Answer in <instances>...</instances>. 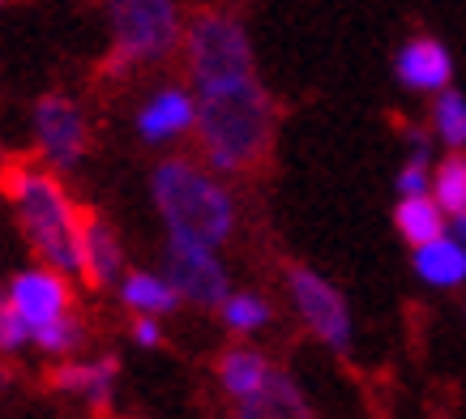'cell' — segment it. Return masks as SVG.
<instances>
[{
    "mask_svg": "<svg viewBox=\"0 0 466 419\" xmlns=\"http://www.w3.org/2000/svg\"><path fill=\"white\" fill-rule=\"evenodd\" d=\"M453 236L466 244V214H453Z\"/></svg>",
    "mask_w": 466,
    "mask_h": 419,
    "instance_id": "cell-26",
    "label": "cell"
},
{
    "mask_svg": "<svg viewBox=\"0 0 466 419\" xmlns=\"http://www.w3.org/2000/svg\"><path fill=\"white\" fill-rule=\"evenodd\" d=\"M394 227H398V236L407 240V244H428V240H437L445 236V210L437 206V197H428V193H410L398 201L394 210Z\"/></svg>",
    "mask_w": 466,
    "mask_h": 419,
    "instance_id": "cell-17",
    "label": "cell"
},
{
    "mask_svg": "<svg viewBox=\"0 0 466 419\" xmlns=\"http://www.w3.org/2000/svg\"><path fill=\"white\" fill-rule=\"evenodd\" d=\"M77 240H82V279L86 287H112L125 274V257H120V240L103 223L95 206H77Z\"/></svg>",
    "mask_w": 466,
    "mask_h": 419,
    "instance_id": "cell-11",
    "label": "cell"
},
{
    "mask_svg": "<svg viewBox=\"0 0 466 419\" xmlns=\"http://www.w3.org/2000/svg\"><path fill=\"white\" fill-rule=\"evenodd\" d=\"M133 342H137V347H158V342H163L158 317H150V312H137V322H133Z\"/></svg>",
    "mask_w": 466,
    "mask_h": 419,
    "instance_id": "cell-25",
    "label": "cell"
},
{
    "mask_svg": "<svg viewBox=\"0 0 466 419\" xmlns=\"http://www.w3.org/2000/svg\"><path fill=\"white\" fill-rule=\"evenodd\" d=\"M432 197H437V206L445 210V219L453 214H466V154L453 150L445 154L437 168H432Z\"/></svg>",
    "mask_w": 466,
    "mask_h": 419,
    "instance_id": "cell-19",
    "label": "cell"
},
{
    "mask_svg": "<svg viewBox=\"0 0 466 419\" xmlns=\"http://www.w3.org/2000/svg\"><path fill=\"white\" fill-rule=\"evenodd\" d=\"M236 419H317L309 398L287 373H269V381L257 393L240 398Z\"/></svg>",
    "mask_w": 466,
    "mask_h": 419,
    "instance_id": "cell-14",
    "label": "cell"
},
{
    "mask_svg": "<svg viewBox=\"0 0 466 419\" xmlns=\"http://www.w3.org/2000/svg\"><path fill=\"white\" fill-rule=\"evenodd\" d=\"M198 146L206 163L223 176H248L269 158L274 128H279V107L261 77H236V82L198 86Z\"/></svg>",
    "mask_w": 466,
    "mask_h": 419,
    "instance_id": "cell-1",
    "label": "cell"
},
{
    "mask_svg": "<svg viewBox=\"0 0 466 419\" xmlns=\"http://www.w3.org/2000/svg\"><path fill=\"white\" fill-rule=\"evenodd\" d=\"M158 219L171 240H188L201 249H218L236 231V201L223 184L193 158H163L150 176Z\"/></svg>",
    "mask_w": 466,
    "mask_h": 419,
    "instance_id": "cell-3",
    "label": "cell"
},
{
    "mask_svg": "<svg viewBox=\"0 0 466 419\" xmlns=\"http://www.w3.org/2000/svg\"><path fill=\"white\" fill-rule=\"evenodd\" d=\"M0 197L17 210V227L43 266L60 274H82V240H77V201L52 168L43 171L26 158L0 163Z\"/></svg>",
    "mask_w": 466,
    "mask_h": 419,
    "instance_id": "cell-2",
    "label": "cell"
},
{
    "mask_svg": "<svg viewBox=\"0 0 466 419\" xmlns=\"http://www.w3.org/2000/svg\"><path fill=\"white\" fill-rule=\"evenodd\" d=\"M184 65L198 86H218V82H236V77H253L257 60H253V43L248 30L236 14L227 9H198V14L184 22Z\"/></svg>",
    "mask_w": 466,
    "mask_h": 419,
    "instance_id": "cell-5",
    "label": "cell"
},
{
    "mask_svg": "<svg viewBox=\"0 0 466 419\" xmlns=\"http://www.w3.org/2000/svg\"><path fill=\"white\" fill-rule=\"evenodd\" d=\"M116 377H120V360H116V355H99V360H65L47 373V390L86 398L90 411L107 415V411H112Z\"/></svg>",
    "mask_w": 466,
    "mask_h": 419,
    "instance_id": "cell-10",
    "label": "cell"
},
{
    "mask_svg": "<svg viewBox=\"0 0 466 419\" xmlns=\"http://www.w3.org/2000/svg\"><path fill=\"white\" fill-rule=\"evenodd\" d=\"M120 300H125V308L150 312V317H163V312H176V308H180V291L171 287L167 274H146V270L120 274Z\"/></svg>",
    "mask_w": 466,
    "mask_h": 419,
    "instance_id": "cell-16",
    "label": "cell"
},
{
    "mask_svg": "<svg viewBox=\"0 0 466 419\" xmlns=\"http://www.w3.org/2000/svg\"><path fill=\"white\" fill-rule=\"evenodd\" d=\"M30 347L47 351V355H73V351L86 347V325L73 312H60V317L30 330Z\"/></svg>",
    "mask_w": 466,
    "mask_h": 419,
    "instance_id": "cell-20",
    "label": "cell"
},
{
    "mask_svg": "<svg viewBox=\"0 0 466 419\" xmlns=\"http://www.w3.org/2000/svg\"><path fill=\"white\" fill-rule=\"evenodd\" d=\"M193 116H198L193 95L180 90V86H163L142 112H137V133H142L150 146H158V141H171V138H180V133H188V128H193Z\"/></svg>",
    "mask_w": 466,
    "mask_h": 419,
    "instance_id": "cell-13",
    "label": "cell"
},
{
    "mask_svg": "<svg viewBox=\"0 0 466 419\" xmlns=\"http://www.w3.org/2000/svg\"><path fill=\"white\" fill-rule=\"evenodd\" d=\"M171 287L180 291V300L198 308H218L227 300V270L214 257V249L188 244V240H171L167 236V270Z\"/></svg>",
    "mask_w": 466,
    "mask_h": 419,
    "instance_id": "cell-8",
    "label": "cell"
},
{
    "mask_svg": "<svg viewBox=\"0 0 466 419\" xmlns=\"http://www.w3.org/2000/svg\"><path fill=\"white\" fill-rule=\"evenodd\" d=\"M269 373H274L269 360L266 355H257V351L236 347V351H223V355H218V385H223L236 403L261 390V385L269 381Z\"/></svg>",
    "mask_w": 466,
    "mask_h": 419,
    "instance_id": "cell-18",
    "label": "cell"
},
{
    "mask_svg": "<svg viewBox=\"0 0 466 419\" xmlns=\"http://www.w3.org/2000/svg\"><path fill=\"white\" fill-rule=\"evenodd\" d=\"M415 274L428 287H458L466 282V244L458 236H437L415 249Z\"/></svg>",
    "mask_w": 466,
    "mask_h": 419,
    "instance_id": "cell-15",
    "label": "cell"
},
{
    "mask_svg": "<svg viewBox=\"0 0 466 419\" xmlns=\"http://www.w3.org/2000/svg\"><path fill=\"white\" fill-rule=\"evenodd\" d=\"M112 52L103 56V77H125L137 65L167 60L184 39V17L176 0H107Z\"/></svg>",
    "mask_w": 466,
    "mask_h": 419,
    "instance_id": "cell-4",
    "label": "cell"
},
{
    "mask_svg": "<svg viewBox=\"0 0 466 419\" xmlns=\"http://www.w3.org/2000/svg\"><path fill=\"white\" fill-rule=\"evenodd\" d=\"M394 73L398 82L407 86V90H428V95H437L445 90L453 77V60L445 52V43L432 39V35H420V39H410L394 60Z\"/></svg>",
    "mask_w": 466,
    "mask_h": 419,
    "instance_id": "cell-12",
    "label": "cell"
},
{
    "mask_svg": "<svg viewBox=\"0 0 466 419\" xmlns=\"http://www.w3.org/2000/svg\"><path fill=\"white\" fill-rule=\"evenodd\" d=\"M9 291V304L22 322L35 330V325L52 322L60 312H73V287L69 274H60L52 266H30L22 274H14V282L5 287Z\"/></svg>",
    "mask_w": 466,
    "mask_h": 419,
    "instance_id": "cell-9",
    "label": "cell"
},
{
    "mask_svg": "<svg viewBox=\"0 0 466 419\" xmlns=\"http://www.w3.org/2000/svg\"><path fill=\"white\" fill-rule=\"evenodd\" d=\"M218 317H223L227 330H236V334H253V330H261L274 312H269V304L261 300V295H248V291L231 295L227 291V300L218 304Z\"/></svg>",
    "mask_w": 466,
    "mask_h": 419,
    "instance_id": "cell-22",
    "label": "cell"
},
{
    "mask_svg": "<svg viewBox=\"0 0 466 419\" xmlns=\"http://www.w3.org/2000/svg\"><path fill=\"white\" fill-rule=\"evenodd\" d=\"M30 347V325L22 322L9 304V295L0 300V355H17V351Z\"/></svg>",
    "mask_w": 466,
    "mask_h": 419,
    "instance_id": "cell-24",
    "label": "cell"
},
{
    "mask_svg": "<svg viewBox=\"0 0 466 419\" xmlns=\"http://www.w3.org/2000/svg\"><path fill=\"white\" fill-rule=\"evenodd\" d=\"M287 291H291V304H296L299 322L309 325L312 338H321L329 351L351 347V308H347L334 282H325L309 266H291L287 270Z\"/></svg>",
    "mask_w": 466,
    "mask_h": 419,
    "instance_id": "cell-6",
    "label": "cell"
},
{
    "mask_svg": "<svg viewBox=\"0 0 466 419\" xmlns=\"http://www.w3.org/2000/svg\"><path fill=\"white\" fill-rule=\"evenodd\" d=\"M410 158L402 163L398 171V193L410 197V193H428V184H432V163H428V146H424V133H410Z\"/></svg>",
    "mask_w": 466,
    "mask_h": 419,
    "instance_id": "cell-23",
    "label": "cell"
},
{
    "mask_svg": "<svg viewBox=\"0 0 466 419\" xmlns=\"http://www.w3.org/2000/svg\"><path fill=\"white\" fill-rule=\"evenodd\" d=\"M5 5H9V0H0V9H5Z\"/></svg>",
    "mask_w": 466,
    "mask_h": 419,
    "instance_id": "cell-27",
    "label": "cell"
},
{
    "mask_svg": "<svg viewBox=\"0 0 466 419\" xmlns=\"http://www.w3.org/2000/svg\"><path fill=\"white\" fill-rule=\"evenodd\" d=\"M35 141H39L43 163L52 171H73L90 150V125L77 98L47 90L35 98Z\"/></svg>",
    "mask_w": 466,
    "mask_h": 419,
    "instance_id": "cell-7",
    "label": "cell"
},
{
    "mask_svg": "<svg viewBox=\"0 0 466 419\" xmlns=\"http://www.w3.org/2000/svg\"><path fill=\"white\" fill-rule=\"evenodd\" d=\"M432 128L450 150H466V98L458 90H437V107H432Z\"/></svg>",
    "mask_w": 466,
    "mask_h": 419,
    "instance_id": "cell-21",
    "label": "cell"
}]
</instances>
